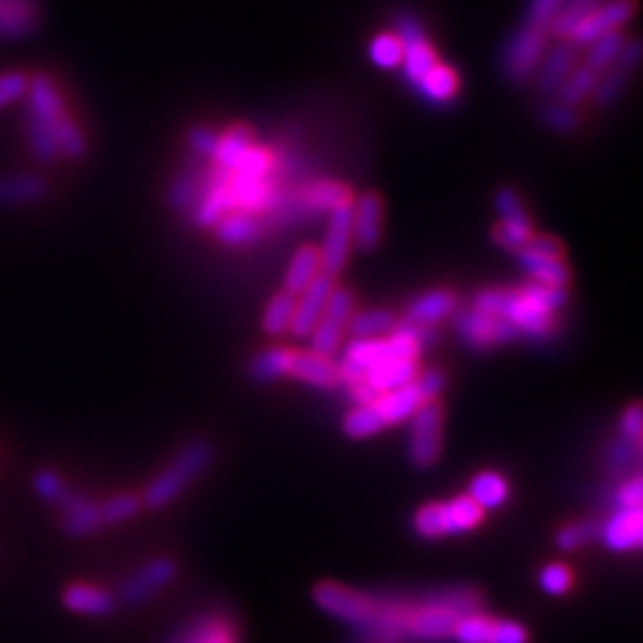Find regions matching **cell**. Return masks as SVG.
<instances>
[{
    "instance_id": "14",
    "label": "cell",
    "mask_w": 643,
    "mask_h": 643,
    "mask_svg": "<svg viewBox=\"0 0 643 643\" xmlns=\"http://www.w3.org/2000/svg\"><path fill=\"white\" fill-rule=\"evenodd\" d=\"M384 227V201L374 191H365L350 203V229L353 248L370 253L382 241Z\"/></svg>"
},
{
    "instance_id": "33",
    "label": "cell",
    "mask_w": 643,
    "mask_h": 643,
    "mask_svg": "<svg viewBox=\"0 0 643 643\" xmlns=\"http://www.w3.org/2000/svg\"><path fill=\"white\" fill-rule=\"evenodd\" d=\"M467 496L472 498V503L481 510V513H487V510H498L501 505H505V501L510 498V487L503 475L487 469L472 477Z\"/></svg>"
},
{
    "instance_id": "41",
    "label": "cell",
    "mask_w": 643,
    "mask_h": 643,
    "mask_svg": "<svg viewBox=\"0 0 643 643\" xmlns=\"http://www.w3.org/2000/svg\"><path fill=\"white\" fill-rule=\"evenodd\" d=\"M629 79H632V74L615 68V64H610V68L606 72H600L598 79H596V86H594V94H592V100L594 108L598 110H606L610 108V105L618 103L624 94V88L629 84Z\"/></svg>"
},
{
    "instance_id": "48",
    "label": "cell",
    "mask_w": 643,
    "mask_h": 643,
    "mask_svg": "<svg viewBox=\"0 0 643 643\" xmlns=\"http://www.w3.org/2000/svg\"><path fill=\"white\" fill-rule=\"evenodd\" d=\"M26 136H29L32 143V151L38 157V160L44 163H52L58 157V146L56 141H52V131L46 122L36 120V117H26Z\"/></svg>"
},
{
    "instance_id": "21",
    "label": "cell",
    "mask_w": 643,
    "mask_h": 643,
    "mask_svg": "<svg viewBox=\"0 0 643 643\" xmlns=\"http://www.w3.org/2000/svg\"><path fill=\"white\" fill-rule=\"evenodd\" d=\"M417 374H419L417 360H389L372 367V370H367L360 382L370 389L374 396H382V393L410 386L417 379Z\"/></svg>"
},
{
    "instance_id": "51",
    "label": "cell",
    "mask_w": 643,
    "mask_h": 643,
    "mask_svg": "<svg viewBox=\"0 0 643 643\" xmlns=\"http://www.w3.org/2000/svg\"><path fill=\"white\" fill-rule=\"evenodd\" d=\"M32 487L36 496L48 505H58L64 498V493H68V487H64L62 477L52 469H38L32 479Z\"/></svg>"
},
{
    "instance_id": "46",
    "label": "cell",
    "mask_w": 643,
    "mask_h": 643,
    "mask_svg": "<svg viewBox=\"0 0 643 643\" xmlns=\"http://www.w3.org/2000/svg\"><path fill=\"white\" fill-rule=\"evenodd\" d=\"M367 56L379 70H396L403 58V46L396 34H379L370 41Z\"/></svg>"
},
{
    "instance_id": "42",
    "label": "cell",
    "mask_w": 643,
    "mask_h": 643,
    "mask_svg": "<svg viewBox=\"0 0 643 643\" xmlns=\"http://www.w3.org/2000/svg\"><path fill=\"white\" fill-rule=\"evenodd\" d=\"M539 120L546 129L556 131V134H572L582 127V115L576 108L560 103L556 98H544L539 105Z\"/></svg>"
},
{
    "instance_id": "55",
    "label": "cell",
    "mask_w": 643,
    "mask_h": 643,
    "mask_svg": "<svg viewBox=\"0 0 643 643\" xmlns=\"http://www.w3.org/2000/svg\"><path fill=\"white\" fill-rule=\"evenodd\" d=\"M29 88V76L24 72H5L0 74V108H5L12 100H17Z\"/></svg>"
},
{
    "instance_id": "31",
    "label": "cell",
    "mask_w": 643,
    "mask_h": 643,
    "mask_svg": "<svg viewBox=\"0 0 643 643\" xmlns=\"http://www.w3.org/2000/svg\"><path fill=\"white\" fill-rule=\"evenodd\" d=\"M205 183V167L203 165H189L187 169L175 177L167 189V203L177 213H191V207L199 201Z\"/></svg>"
},
{
    "instance_id": "3",
    "label": "cell",
    "mask_w": 643,
    "mask_h": 643,
    "mask_svg": "<svg viewBox=\"0 0 643 643\" xmlns=\"http://www.w3.org/2000/svg\"><path fill=\"white\" fill-rule=\"evenodd\" d=\"M422 403H425L422 393H419V389L413 382L410 386L382 393V396H377L372 403L356 405V408L344 417L341 429H344V434L353 441L370 439L386 427L408 422L410 415Z\"/></svg>"
},
{
    "instance_id": "24",
    "label": "cell",
    "mask_w": 643,
    "mask_h": 643,
    "mask_svg": "<svg viewBox=\"0 0 643 643\" xmlns=\"http://www.w3.org/2000/svg\"><path fill=\"white\" fill-rule=\"evenodd\" d=\"M62 606L74 615H86V618H105L115 608V596L103 592L100 586L91 584H72L62 592Z\"/></svg>"
},
{
    "instance_id": "34",
    "label": "cell",
    "mask_w": 643,
    "mask_h": 643,
    "mask_svg": "<svg viewBox=\"0 0 643 643\" xmlns=\"http://www.w3.org/2000/svg\"><path fill=\"white\" fill-rule=\"evenodd\" d=\"M172 643H239V639L225 615H207L183 629Z\"/></svg>"
},
{
    "instance_id": "1",
    "label": "cell",
    "mask_w": 643,
    "mask_h": 643,
    "mask_svg": "<svg viewBox=\"0 0 643 643\" xmlns=\"http://www.w3.org/2000/svg\"><path fill=\"white\" fill-rule=\"evenodd\" d=\"M565 303V288L532 279L520 288H481L472 298V308L503 318L515 326L517 336H527L532 341H546L556 334V312Z\"/></svg>"
},
{
    "instance_id": "13",
    "label": "cell",
    "mask_w": 643,
    "mask_h": 643,
    "mask_svg": "<svg viewBox=\"0 0 643 643\" xmlns=\"http://www.w3.org/2000/svg\"><path fill=\"white\" fill-rule=\"evenodd\" d=\"M177 565L169 558H155L146 565H141L134 574L117 588V600L124 606H141V603L151 600L157 592H163L175 582Z\"/></svg>"
},
{
    "instance_id": "4",
    "label": "cell",
    "mask_w": 643,
    "mask_h": 643,
    "mask_svg": "<svg viewBox=\"0 0 643 643\" xmlns=\"http://www.w3.org/2000/svg\"><path fill=\"white\" fill-rule=\"evenodd\" d=\"M210 463H213V445L203 439L189 441L183 449H179L165 469L157 472V477L143 491L141 505H146L148 510H160L175 503L183 489L191 487L195 477L203 475Z\"/></svg>"
},
{
    "instance_id": "45",
    "label": "cell",
    "mask_w": 643,
    "mask_h": 643,
    "mask_svg": "<svg viewBox=\"0 0 643 643\" xmlns=\"http://www.w3.org/2000/svg\"><path fill=\"white\" fill-rule=\"evenodd\" d=\"M52 131V141L58 146V155L64 157H82L86 153V139L82 134V129L76 127L74 120H70L68 115L60 117V120L50 127Z\"/></svg>"
},
{
    "instance_id": "17",
    "label": "cell",
    "mask_w": 643,
    "mask_h": 643,
    "mask_svg": "<svg viewBox=\"0 0 643 643\" xmlns=\"http://www.w3.org/2000/svg\"><path fill=\"white\" fill-rule=\"evenodd\" d=\"M596 539L612 553H629L643 541V510L641 508H615V513L598 522Z\"/></svg>"
},
{
    "instance_id": "54",
    "label": "cell",
    "mask_w": 643,
    "mask_h": 643,
    "mask_svg": "<svg viewBox=\"0 0 643 643\" xmlns=\"http://www.w3.org/2000/svg\"><path fill=\"white\" fill-rule=\"evenodd\" d=\"M217 139L219 134L213 129V127H205V124H195L187 131V143H189V151L195 155V157H207L213 155L215 146H217Z\"/></svg>"
},
{
    "instance_id": "11",
    "label": "cell",
    "mask_w": 643,
    "mask_h": 643,
    "mask_svg": "<svg viewBox=\"0 0 643 643\" xmlns=\"http://www.w3.org/2000/svg\"><path fill=\"white\" fill-rule=\"evenodd\" d=\"M636 12H639V0H603L592 15L576 26L568 41L574 48L582 50L584 46L596 41L598 36L622 32L624 26L636 17Z\"/></svg>"
},
{
    "instance_id": "27",
    "label": "cell",
    "mask_w": 643,
    "mask_h": 643,
    "mask_svg": "<svg viewBox=\"0 0 643 643\" xmlns=\"http://www.w3.org/2000/svg\"><path fill=\"white\" fill-rule=\"evenodd\" d=\"M322 274V262L318 246H300L298 251L288 260V267L284 274V291L298 296L303 288Z\"/></svg>"
},
{
    "instance_id": "20",
    "label": "cell",
    "mask_w": 643,
    "mask_h": 643,
    "mask_svg": "<svg viewBox=\"0 0 643 643\" xmlns=\"http://www.w3.org/2000/svg\"><path fill=\"white\" fill-rule=\"evenodd\" d=\"M515 255H517V265L524 270V274H527L532 282H539L546 286H562V288L570 284V267L565 265V260L562 258L532 251V248L527 246L520 248Z\"/></svg>"
},
{
    "instance_id": "8",
    "label": "cell",
    "mask_w": 643,
    "mask_h": 643,
    "mask_svg": "<svg viewBox=\"0 0 643 643\" xmlns=\"http://www.w3.org/2000/svg\"><path fill=\"white\" fill-rule=\"evenodd\" d=\"M353 310H356V296H353L350 288L334 286V291L326 298V306L320 314L318 324H314L312 332L308 334L310 350L326 358H334L336 350L341 348V341H344L346 324Z\"/></svg>"
},
{
    "instance_id": "25",
    "label": "cell",
    "mask_w": 643,
    "mask_h": 643,
    "mask_svg": "<svg viewBox=\"0 0 643 643\" xmlns=\"http://www.w3.org/2000/svg\"><path fill=\"white\" fill-rule=\"evenodd\" d=\"M217 241L231 246V248H239V246H248V243H255L260 236H262V219L258 215L251 213H243V210H231L225 217H222L217 225L213 227Z\"/></svg>"
},
{
    "instance_id": "58",
    "label": "cell",
    "mask_w": 643,
    "mask_h": 643,
    "mask_svg": "<svg viewBox=\"0 0 643 643\" xmlns=\"http://www.w3.org/2000/svg\"><path fill=\"white\" fill-rule=\"evenodd\" d=\"M415 386L422 393L425 401H439L441 391L445 389V377L439 370H427L419 372L415 379Z\"/></svg>"
},
{
    "instance_id": "40",
    "label": "cell",
    "mask_w": 643,
    "mask_h": 643,
    "mask_svg": "<svg viewBox=\"0 0 643 643\" xmlns=\"http://www.w3.org/2000/svg\"><path fill=\"white\" fill-rule=\"evenodd\" d=\"M294 306H296V296L288 291H279L270 298V303L262 310V320L260 326L262 332L267 336H282L288 332L294 318Z\"/></svg>"
},
{
    "instance_id": "38",
    "label": "cell",
    "mask_w": 643,
    "mask_h": 643,
    "mask_svg": "<svg viewBox=\"0 0 643 643\" xmlns=\"http://www.w3.org/2000/svg\"><path fill=\"white\" fill-rule=\"evenodd\" d=\"M596 79H598V72H594L592 68H586L584 62H580L565 79V84L558 88V94L553 98L570 105V108L580 110V105L592 98Z\"/></svg>"
},
{
    "instance_id": "22",
    "label": "cell",
    "mask_w": 643,
    "mask_h": 643,
    "mask_svg": "<svg viewBox=\"0 0 643 643\" xmlns=\"http://www.w3.org/2000/svg\"><path fill=\"white\" fill-rule=\"evenodd\" d=\"M457 310V298L449 288H434V291H427L417 296L405 312V320L425 326H437L439 322L449 320L451 314Z\"/></svg>"
},
{
    "instance_id": "35",
    "label": "cell",
    "mask_w": 643,
    "mask_h": 643,
    "mask_svg": "<svg viewBox=\"0 0 643 643\" xmlns=\"http://www.w3.org/2000/svg\"><path fill=\"white\" fill-rule=\"evenodd\" d=\"M396 324H398L396 314L386 308L353 310L350 320L346 324V334L350 338H379V336L391 334Z\"/></svg>"
},
{
    "instance_id": "49",
    "label": "cell",
    "mask_w": 643,
    "mask_h": 643,
    "mask_svg": "<svg viewBox=\"0 0 643 643\" xmlns=\"http://www.w3.org/2000/svg\"><path fill=\"white\" fill-rule=\"evenodd\" d=\"M639 455H641V443L618 437L608 449V467L612 475H627V472L639 463Z\"/></svg>"
},
{
    "instance_id": "37",
    "label": "cell",
    "mask_w": 643,
    "mask_h": 643,
    "mask_svg": "<svg viewBox=\"0 0 643 643\" xmlns=\"http://www.w3.org/2000/svg\"><path fill=\"white\" fill-rule=\"evenodd\" d=\"M603 3V0H565L558 10L556 20L550 22L548 34L553 41H568L572 32L580 26L592 12Z\"/></svg>"
},
{
    "instance_id": "23",
    "label": "cell",
    "mask_w": 643,
    "mask_h": 643,
    "mask_svg": "<svg viewBox=\"0 0 643 643\" xmlns=\"http://www.w3.org/2000/svg\"><path fill=\"white\" fill-rule=\"evenodd\" d=\"M29 115L36 120L46 122L48 127L56 124L60 117H64V103L56 82L48 74H36L29 79Z\"/></svg>"
},
{
    "instance_id": "6",
    "label": "cell",
    "mask_w": 643,
    "mask_h": 643,
    "mask_svg": "<svg viewBox=\"0 0 643 643\" xmlns=\"http://www.w3.org/2000/svg\"><path fill=\"white\" fill-rule=\"evenodd\" d=\"M550 41H553V38H550V34L541 29V26L522 22L517 29L505 38L501 58H498V68H501L505 82L513 86L529 84Z\"/></svg>"
},
{
    "instance_id": "16",
    "label": "cell",
    "mask_w": 643,
    "mask_h": 643,
    "mask_svg": "<svg viewBox=\"0 0 643 643\" xmlns=\"http://www.w3.org/2000/svg\"><path fill=\"white\" fill-rule=\"evenodd\" d=\"M576 64H580V48H574L570 41H550L532 76L539 96L553 98Z\"/></svg>"
},
{
    "instance_id": "56",
    "label": "cell",
    "mask_w": 643,
    "mask_h": 643,
    "mask_svg": "<svg viewBox=\"0 0 643 643\" xmlns=\"http://www.w3.org/2000/svg\"><path fill=\"white\" fill-rule=\"evenodd\" d=\"M615 508H641V498H643V489H641V477L632 475L629 479H624L618 489H615Z\"/></svg>"
},
{
    "instance_id": "39",
    "label": "cell",
    "mask_w": 643,
    "mask_h": 643,
    "mask_svg": "<svg viewBox=\"0 0 643 643\" xmlns=\"http://www.w3.org/2000/svg\"><path fill=\"white\" fill-rule=\"evenodd\" d=\"M624 38H627L624 32H612L606 36H598L596 41H592L580 50V62H584L586 68H592L598 74L606 72L615 62V58H618Z\"/></svg>"
},
{
    "instance_id": "9",
    "label": "cell",
    "mask_w": 643,
    "mask_h": 643,
    "mask_svg": "<svg viewBox=\"0 0 643 643\" xmlns=\"http://www.w3.org/2000/svg\"><path fill=\"white\" fill-rule=\"evenodd\" d=\"M408 457L419 469L434 467L443 445V410L439 401H425L410 415Z\"/></svg>"
},
{
    "instance_id": "18",
    "label": "cell",
    "mask_w": 643,
    "mask_h": 643,
    "mask_svg": "<svg viewBox=\"0 0 643 643\" xmlns=\"http://www.w3.org/2000/svg\"><path fill=\"white\" fill-rule=\"evenodd\" d=\"M334 277L330 274H320V277H314L303 291L296 296V306H294V318H291V326H288V334H294L298 338H308V334L312 332V326L318 324L320 314L326 306V298L334 291Z\"/></svg>"
},
{
    "instance_id": "12",
    "label": "cell",
    "mask_w": 643,
    "mask_h": 643,
    "mask_svg": "<svg viewBox=\"0 0 643 643\" xmlns=\"http://www.w3.org/2000/svg\"><path fill=\"white\" fill-rule=\"evenodd\" d=\"M350 203L346 201L336 205L330 215H326V229L320 251L322 272L330 277H338L344 272L348 255L353 251V229H350Z\"/></svg>"
},
{
    "instance_id": "29",
    "label": "cell",
    "mask_w": 643,
    "mask_h": 643,
    "mask_svg": "<svg viewBox=\"0 0 643 643\" xmlns=\"http://www.w3.org/2000/svg\"><path fill=\"white\" fill-rule=\"evenodd\" d=\"M403 46V58H401V72H403V82L408 86H415L419 79H422L434 64H439L437 50L429 44L427 34L413 38V41H405Z\"/></svg>"
},
{
    "instance_id": "36",
    "label": "cell",
    "mask_w": 643,
    "mask_h": 643,
    "mask_svg": "<svg viewBox=\"0 0 643 643\" xmlns=\"http://www.w3.org/2000/svg\"><path fill=\"white\" fill-rule=\"evenodd\" d=\"M294 350L282 346H270L260 350L258 356L248 365V374H251L260 384H272L282 377H288V365H291Z\"/></svg>"
},
{
    "instance_id": "26",
    "label": "cell",
    "mask_w": 643,
    "mask_h": 643,
    "mask_svg": "<svg viewBox=\"0 0 643 643\" xmlns=\"http://www.w3.org/2000/svg\"><path fill=\"white\" fill-rule=\"evenodd\" d=\"M36 0H0V38H22L36 29Z\"/></svg>"
},
{
    "instance_id": "19",
    "label": "cell",
    "mask_w": 643,
    "mask_h": 643,
    "mask_svg": "<svg viewBox=\"0 0 643 643\" xmlns=\"http://www.w3.org/2000/svg\"><path fill=\"white\" fill-rule=\"evenodd\" d=\"M288 377L298 379L312 389H336L341 386L336 362L326 356H320V353L312 350H294L291 365H288Z\"/></svg>"
},
{
    "instance_id": "43",
    "label": "cell",
    "mask_w": 643,
    "mask_h": 643,
    "mask_svg": "<svg viewBox=\"0 0 643 643\" xmlns=\"http://www.w3.org/2000/svg\"><path fill=\"white\" fill-rule=\"evenodd\" d=\"M596 536H598L596 520H576V522L562 524V527L556 532V546L558 550H562V553H574V550L596 541Z\"/></svg>"
},
{
    "instance_id": "53",
    "label": "cell",
    "mask_w": 643,
    "mask_h": 643,
    "mask_svg": "<svg viewBox=\"0 0 643 643\" xmlns=\"http://www.w3.org/2000/svg\"><path fill=\"white\" fill-rule=\"evenodd\" d=\"M562 3H565V0H527V8H524V22L541 26V29L548 32V26L556 20Z\"/></svg>"
},
{
    "instance_id": "47",
    "label": "cell",
    "mask_w": 643,
    "mask_h": 643,
    "mask_svg": "<svg viewBox=\"0 0 643 643\" xmlns=\"http://www.w3.org/2000/svg\"><path fill=\"white\" fill-rule=\"evenodd\" d=\"M532 222H498L491 231V239L496 246H501L503 251L517 253L520 248L527 246L532 239Z\"/></svg>"
},
{
    "instance_id": "10",
    "label": "cell",
    "mask_w": 643,
    "mask_h": 643,
    "mask_svg": "<svg viewBox=\"0 0 643 643\" xmlns=\"http://www.w3.org/2000/svg\"><path fill=\"white\" fill-rule=\"evenodd\" d=\"M453 330L469 348H477V350L505 346V344H513L515 338H520L513 324L505 322L503 318H496V314L479 312L475 308L455 310Z\"/></svg>"
},
{
    "instance_id": "44",
    "label": "cell",
    "mask_w": 643,
    "mask_h": 643,
    "mask_svg": "<svg viewBox=\"0 0 643 643\" xmlns=\"http://www.w3.org/2000/svg\"><path fill=\"white\" fill-rule=\"evenodd\" d=\"M451 639L455 643H491L493 618H487L481 610L463 615V618L455 620Z\"/></svg>"
},
{
    "instance_id": "32",
    "label": "cell",
    "mask_w": 643,
    "mask_h": 643,
    "mask_svg": "<svg viewBox=\"0 0 643 643\" xmlns=\"http://www.w3.org/2000/svg\"><path fill=\"white\" fill-rule=\"evenodd\" d=\"M48 193L46 181L32 175L0 177V207H20L38 203Z\"/></svg>"
},
{
    "instance_id": "50",
    "label": "cell",
    "mask_w": 643,
    "mask_h": 643,
    "mask_svg": "<svg viewBox=\"0 0 643 643\" xmlns=\"http://www.w3.org/2000/svg\"><path fill=\"white\" fill-rule=\"evenodd\" d=\"M539 586L548 596H565L572 588V570L562 562H548L539 572Z\"/></svg>"
},
{
    "instance_id": "57",
    "label": "cell",
    "mask_w": 643,
    "mask_h": 643,
    "mask_svg": "<svg viewBox=\"0 0 643 643\" xmlns=\"http://www.w3.org/2000/svg\"><path fill=\"white\" fill-rule=\"evenodd\" d=\"M491 643H529V634L520 622L513 620H493V639Z\"/></svg>"
},
{
    "instance_id": "52",
    "label": "cell",
    "mask_w": 643,
    "mask_h": 643,
    "mask_svg": "<svg viewBox=\"0 0 643 643\" xmlns=\"http://www.w3.org/2000/svg\"><path fill=\"white\" fill-rule=\"evenodd\" d=\"M493 207L498 213V222H532L527 217V210H524L520 195L515 189L501 187L493 193Z\"/></svg>"
},
{
    "instance_id": "28",
    "label": "cell",
    "mask_w": 643,
    "mask_h": 643,
    "mask_svg": "<svg viewBox=\"0 0 643 643\" xmlns=\"http://www.w3.org/2000/svg\"><path fill=\"white\" fill-rule=\"evenodd\" d=\"M457 74L449 64H434L419 82L413 86L417 96L429 105H449L457 94Z\"/></svg>"
},
{
    "instance_id": "2",
    "label": "cell",
    "mask_w": 643,
    "mask_h": 643,
    "mask_svg": "<svg viewBox=\"0 0 643 643\" xmlns=\"http://www.w3.org/2000/svg\"><path fill=\"white\" fill-rule=\"evenodd\" d=\"M56 508L60 510V529L68 536H74V539H84V536L96 534L98 529L134 517L141 508V498L120 493L96 503L82 493L68 491Z\"/></svg>"
},
{
    "instance_id": "59",
    "label": "cell",
    "mask_w": 643,
    "mask_h": 643,
    "mask_svg": "<svg viewBox=\"0 0 643 643\" xmlns=\"http://www.w3.org/2000/svg\"><path fill=\"white\" fill-rule=\"evenodd\" d=\"M641 422H643V419H641L639 403H632L620 417V437L627 439V441L641 443Z\"/></svg>"
},
{
    "instance_id": "5",
    "label": "cell",
    "mask_w": 643,
    "mask_h": 643,
    "mask_svg": "<svg viewBox=\"0 0 643 643\" xmlns=\"http://www.w3.org/2000/svg\"><path fill=\"white\" fill-rule=\"evenodd\" d=\"M484 520L481 510L472 503V498L455 496L451 501L427 503L415 513L413 529L419 539H445L477 529Z\"/></svg>"
},
{
    "instance_id": "15",
    "label": "cell",
    "mask_w": 643,
    "mask_h": 643,
    "mask_svg": "<svg viewBox=\"0 0 643 643\" xmlns=\"http://www.w3.org/2000/svg\"><path fill=\"white\" fill-rule=\"evenodd\" d=\"M457 615L441 608L434 600V594L419 598L410 615L408 636L410 643H443L451 641Z\"/></svg>"
},
{
    "instance_id": "30",
    "label": "cell",
    "mask_w": 643,
    "mask_h": 643,
    "mask_svg": "<svg viewBox=\"0 0 643 643\" xmlns=\"http://www.w3.org/2000/svg\"><path fill=\"white\" fill-rule=\"evenodd\" d=\"M253 146V129L246 124H234L229 127L225 134H219L217 146L210 155L215 167L225 169V172H231V169L239 165L243 153Z\"/></svg>"
},
{
    "instance_id": "7",
    "label": "cell",
    "mask_w": 643,
    "mask_h": 643,
    "mask_svg": "<svg viewBox=\"0 0 643 643\" xmlns=\"http://www.w3.org/2000/svg\"><path fill=\"white\" fill-rule=\"evenodd\" d=\"M312 600L322 612L330 615V618L348 624L353 632L367 627L372 620L374 608H377V596L356 592V588H348L344 584L324 582L318 584L312 592Z\"/></svg>"
}]
</instances>
